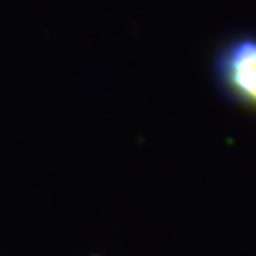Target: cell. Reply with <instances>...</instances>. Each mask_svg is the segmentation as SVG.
I'll return each instance as SVG.
<instances>
[{
	"mask_svg": "<svg viewBox=\"0 0 256 256\" xmlns=\"http://www.w3.org/2000/svg\"><path fill=\"white\" fill-rule=\"evenodd\" d=\"M210 82L224 101L256 116V32L234 30L218 40L210 55Z\"/></svg>",
	"mask_w": 256,
	"mask_h": 256,
	"instance_id": "cell-1",
	"label": "cell"
}]
</instances>
